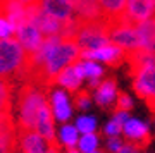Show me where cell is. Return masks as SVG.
I'll return each instance as SVG.
<instances>
[{
	"mask_svg": "<svg viewBox=\"0 0 155 153\" xmlns=\"http://www.w3.org/2000/svg\"><path fill=\"white\" fill-rule=\"evenodd\" d=\"M81 54H83V50L78 45L76 40H61L50 50L48 57H47L43 67H41V71L33 84L50 90L52 84H55L59 72L64 71L67 66H72L78 60H81Z\"/></svg>",
	"mask_w": 155,
	"mask_h": 153,
	"instance_id": "1",
	"label": "cell"
},
{
	"mask_svg": "<svg viewBox=\"0 0 155 153\" xmlns=\"http://www.w3.org/2000/svg\"><path fill=\"white\" fill-rule=\"evenodd\" d=\"M48 88L24 83L17 91V131H36L38 112L48 102Z\"/></svg>",
	"mask_w": 155,
	"mask_h": 153,
	"instance_id": "2",
	"label": "cell"
},
{
	"mask_svg": "<svg viewBox=\"0 0 155 153\" xmlns=\"http://www.w3.org/2000/svg\"><path fill=\"white\" fill-rule=\"evenodd\" d=\"M26 55V50L17 40H0V77L11 83L21 81Z\"/></svg>",
	"mask_w": 155,
	"mask_h": 153,
	"instance_id": "3",
	"label": "cell"
},
{
	"mask_svg": "<svg viewBox=\"0 0 155 153\" xmlns=\"http://www.w3.org/2000/svg\"><path fill=\"white\" fill-rule=\"evenodd\" d=\"M76 41L81 47V50H97L110 45L107 21L104 17L95 19V21H81V28L78 31Z\"/></svg>",
	"mask_w": 155,
	"mask_h": 153,
	"instance_id": "4",
	"label": "cell"
},
{
	"mask_svg": "<svg viewBox=\"0 0 155 153\" xmlns=\"http://www.w3.org/2000/svg\"><path fill=\"white\" fill-rule=\"evenodd\" d=\"M155 16V0H127L126 12L117 19L107 21V24H131L138 26L140 22Z\"/></svg>",
	"mask_w": 155,
	"mask_h": 153,
	"instance_id": "5",
	"label": "cell"
},
{
	"mask_svg": "<svg viewBox=\"0 0 155 153\" xmlns=\"http://www.w3.org/2000/svg\"><path fill=\"white\" fill-rule=\"evenodd\" d=\"M131 77H133L134 93L141 100H145L152 114H155V66L140 69Z\"/></svg>",
	"mask_w": 155,
	"mask_h": 153,
	"instance_id": "6",
	"label": "cell"
},
{
	"mask_svg": "<svg viewBox=\"0 0 155 153\" xmlns=\"http://www.w3.org/2000/svg\"><path fill=\"white\" fill-rule=\"evenodd\" d=\"M28 21L33 22L43 36H61L62 29H64V21H59L55 17L48 16L40 7V4L28 5Z\"/></svg>",
	"mask_w": 155,
	"mask_h": 153,
	"instance_id": "7",
	"label": "cell"
},
{
	"mask_svg": "<svg viewBox=\"0 0 155 153\" xmlns=\"http://www.w3.org/2000/svg\"><path fill=\"white\" fill-rule=\"evenodd\" d=\"M109 38H110V43L124 48L126 52L141 48L138 29L131 24H109Z\"/></svg>",
	"mask_w": 155,
	"mask_h": 153,
	"instance_id": "8",
	"label": "cell"
},
{
	"mask_svg": "<svg viewBox=\"0 0 155 153\" xmlns=\"http://www.w3.org/2000/svg\"><path fill=\"white\" fill-rule=\"evenodd\" d=\"M81 59L83 60H104L109 66L117 67L127 59V52L124 48H121V47L110 43L107 47H102V48H97V50H83Z\"/></svg>",
	"mask_w": 155,
	"mask_h": 153,
	"instance_id": "9",
	"label": "cell"
},
{
	"mask_svg": "<svg viewBox=\"0 0 155 153\" xmlns=\"http://www.w3.org/2000/svg\"><path fill=\"white\" fill-rule=\"evenodd\" d=\"M16 40L22 45L26 54H33L40 48V45L43 43L45 36L31 21H26L16 29Z\"/></svg>",
	"mask_w": 155,
	"mask_h": 153,
	"instance_id": "10",
	"label": "cell"
},
{
	"mask_svg": "<svg viewBox=\"0 0 155 153\" xmlns=\"http://www.w3.org/2000/svg\"><path fill=\"white\" fill-rule=\"evenodd\" d=\"M54 110H52V103H50V100L47 103L40 109L38 112V119H36V131L41 134V136L50 143V148L54 146H59L62 145L55 136V129H54Z\"/></svg>",
	"mask_w": 155,
	"mask_h": 153,
	"instance_id": "11",
	"label": "cell"
},
{
	"mask_svg": "<svg viewBox=\"0 0 155 153\" xmlns=\"http://www.w3.org/2000/svg\"><path fill=\"white\" fill-rule=\"evenodd\" d=\"M17 146L24 153H48L50 143L38 131H17Z\"/></svg>",
	"mask_w": 155,
	"mask_h": 153,
	"instance_id": "12",
	"label": "cell"
},
{
	"mask_svg": "<svg viewBox=\"0 0 155 153\" xmlns=\"http://www.w3.org/2000/svg\"><path fill=\"white\" fill-rule=\"evenodd\" d=\"M0 16H4L14 29H17L28 21V5L22 0H0Z\"/></svg>",
	"mask_w": 155,
	"mask_h": 153,
	"instance_id": "13",
	"label": "cell"
},
{
	"mask_svg": "<svg viewBox=\"0 0 155 153\" xmlns=\"http://www.w3.org/2000/svg\"><path fill=\"white\" fill-rule=\"evenodd\" d=\"M122 132L129 143L136 145L138 148H145L147 145L150 143L152 136H150V131H148V126L141 122L138 119H129L122 126Z\"/></svg>",
	"mask_w": 155,
	"mask_h": 153,
	"instance_id": "14",
	"label": "cell"
},
{
	"mask_svg": "<svg viewBox=\"0 0 155 153\" xmlns=\"http://www.w3.org/2000/svg\"><path fill=\"white\" fill-rule=\"evenodd\" d=\"M40 7L43 9L48 16L55 17L59 21H72L76 17L74 5L67 0H40Z\"/></svg>",
	"mask_w": 155,
	"mask_h": 153,
	"instance_id": "15",
	"label": "cell"
},
{
	"mask_svg": "<svg viewBox=\"0 0 155 153\" xmlns=\"http://www.w3.org/2000/svg\"><path fill=\"white\" fill-rule=\"evenodd\" d=\"M117 84L116 81L109 77L105 81L100 83V86L97 88V91H95V102L102 107V109H110L112 105H114V109H116V102H117Z\"/></svg>",
	"mask_w": 155,
	"mask_h": 153,
	"instance_id": "16",
	"label": "cell"
},
{
	"mask_svg": "<svg viewBox=\"0 0 155 153\" xmlns=\"http://www.w3.org/2000/svg\"><path fill=\"white\" fill-rule=\"evenodd\" d=\"M50 103H52V110L54 115L59 122H66L71 117V103L67 98V93L64 90H55L50 95Z\"/></svg>",
	"mask_w": 155,
	"mask_h": 153,
	"instance_id": "17",
	"label": "cell"
},
{
	"mask_svg": "<svg viewBox=\"0 0 155 153\" xmlns=\"http://www.w3.org/2000/svg\"><path fill=\"white\" fill-rule=\"evenodd\" d=\"M127 64H129V74L133 76L134 72H138L140 69L155 66V52H148V50H133L127 52Z\"/></svg>",
	"mask_w": 155,
	"mask_h": 153,
	"instance_id": "18",
	"label": "cell"
},
{
	"mask_svg": "<svg viewBox=\"0 0 155 153\" xmlns=\"http://www.w3.org/2000/svg\"><path fill=\"white\" fill-rule=\"evenodd\" d=\"M74 11H76V17L81 21H95L104 17L98 0H78L74 4Z\"/></svg>",
	"mask_w": 155,
	"mask_h": 153,
	"instance_id": "19",
	"label": "cell"
},
{
	"mask_svg": "<svg viewBox=\"0 0 155 153\" xmlns=\"http://www.w3.org/2000/svg\"><path fill=\"white\" fill-rule=\"evenodd\" d=\"M138 34L140 41H141V48L140 50H148V52H155V16L150 19L140 22L138 26Z\"/></svg>",
	"mask_w": 155,
	"mask_h": 153,
	"instance_id": "20",
	"label": "cell"
},
{
	"mask_svg": "<svg viewBox=\"0 0 155 153\" xmlns=\"http://www.w3.org/2000/svg\"><path fill=\"white\" fill-rule=\"evenodd\" d=\"M81 81H83V77L78 74L74 64H72V66H67L64 71H61L59 72V76H57V79H55V83L59 84V86L66 88L67 91H71V93L72 91L76 93L78 88H79V84H81Z\"/></svg>",
	"mask_w": 155,
	"mask_h": 153,
	"instance_id": "21",
	"label": "cell"
},
{
	"mask_svg": "<svg viewBox=\"0 0 155 153\" xmlns=\"http://www.w3.org/2000/svg\"><path fill=\"white\" fill-rule=\"evenodd\" d=\"M98 2L100 7H102L104 19H107V21L117 19L119 16H122L126 12L127 0H98Z\"/></svg>",
	"mask_w": 155,
	"mask_h": 153,
	"instance_id": "22",
	"label": "cell"
},
{
	"mask_svg": "<svg viewBox=\"0 0 155 153\" xmlns=\"http://www.w3.org/2000/svg\"><path fill=\"white\" fill-rule=\"evenodd\" d=\"M79 131H78L76 126H71V124H64V126L59 129V141L67 148V150H71L74 148L79 143V138H78Z\"/></svg>",
	"mask_w": 155,
	"mask_h": 153,
	"instance_id": "23",
	"label": "cell"
},
{
	"mask_svg": "<svg viewBox=\"0 0 155 153\" xmlns=\"http://www.w3.org/2000/svg\"><path fill=\"white\" fill-rule=\"evenodd\" d=\"M12 109V83L0 77V114H7Z\"/></svg>",
	"mask_w": 155,
	"mask_h": 153,
	"instance_id": "24",
	"label": "cell"
},
{
	"mask_svg": "<svg viewBox=\"0 0 155 153\" xmlns=\"http://www.w3.org/2000/svg\"><path fill=\"white\" fill-rule=\"evenodd\" d=\"M78 148H79V151H83V153H93V151H97V148H98V136H97L95 132L83 134V136L79 138Z\"/></svg>",
	"mask_w": 155,
	"mask_h": 153,
	"instance_id": "25",
	"label": "cell"
},
{
	"mask_svg": "<svg viewBox=\"0 0 155 153\" xmlns=\"http://www.w3.org/2000/svg\"><path fill=\"white\" fill-rule=\"evenodd\" d=\"M76 127L81 134L95 132V129H97V120H95V117H91V115H81L76 122Z\"/></svg>",
	"mask_w": 155,
	"mask_h": 153,
	"instance_id": "26",
	"label": "cell"
},
{
	"mask_svg": "<svg viewBox=\"0 0 155 153\" xmlns=\"http://www.w3.org/2000/svg\"><path fill=\"white\" fill-rule=\"evenodd\" d=\"M90 103H91V96H90V93L86 91V90H83V91H76L74 93V98H72V105L76 107L78 110H84L88 109Z\"/></svg>",
	"mask_w": 155,
	"mask_h": 153,
	"instance_id": "27",
	"label": "cell"
},
{
	"mask_svg": "<svg viewBox=\"0 0 155 153\" xmlns=\"http://www.w3.org/2000/svg\"><path fill=\"white\" fill-rule=\"evenodd\" d=\"M83 66H84V74L90 79H100V76L104 74V69L95 60H83Z\"/></svg>",
	"mask_w": 155,
	"mask_h": 153,
	"instance_id": "28",
	"label": "cell"
},
{
	"mask_svg": "<svg viewBox=\"0 0 155 153\" xmlns=\"http://www.w3.org/2000/svg\"><path fill=\"white\" fill-rule=\"evenodd\" d=\"M131 109H133V100L129 98V95L126 93L117 95V102H116V109L114 110H126V112H129Z\"/></svg>",
	"mask_w": 155,
	"mask_h": 153,
	"instance_id": "29",
	"label": "cell"
},
{
	"mask_svg": "<svg viewBox=\"0 0 155 153\" xmlns=\"http://www.w3.org/2000/svg\"><path fill=\"white\" fill-rule=\"evenodd\" d=\"M12 33H16V29L12 26L11 22L7 21L4 16H0V40H5L9 38Z\"/></svg>",
	"mask_w": 155,
	"mask_h": 153,
	"instance_id": "30",
	"label": "cell"
},
{
	"mask_svg": "<svg viewBox=\"0 0 155 153\" xmlns=\"http://www.w3.org/2000/svg\"><path fill=\"white\" fill-rule=\"evenodd\" d=\"M104 132H105L107 136H119V132H122V124L121 122H117L116 119H112L109 124L105 126V129H104Z\"/></svg>",
	"mask_w": 155,
	"mask_h": 153,
	"instance_id": "31",
	"label": "cell"
},
{
	"mask_svg": "<svg viewBox=\"0 0 155 153\" xmlns=\"http://www.w3.org/2000/svg\"><path fill=\"white\" fill-rule=\"evenodd\" d=\"M122 146H124V145H122V141H121L117 136L109 138V141H107V150H109L110 153H117Z\"/></svg>",
	"mask_w": 155,
	"mask_h": 153,
	"instance_id": "32",
	"label": "cell"
},
{
	"mask_svg": "<svg viewBox=\"0 0 155 153\" xmlns=\"http://www.w3.org/2000/svg\"><path fill=\"white\" fill-rule=\"evenodd\" d=\"M114 119H116L117 122H121L122 126H124L127 120H129V115H127L126 110H116V114H114Z\"/></svg>",
	"mask_w": 155,
	"mask_h": 153,
	"instance_id": "33",
	"label": "cell"
},
{
	"mask_svg": "<svg viewBox=\"0 0 155 153\" xmlns=\"http://www.w3.org/2000/svg\"><path fill=\"white\" fill-rule=\"evenodd\" d=\"M138 150H140V148L136 146V145H133V143L127 141V145H124V146H122L117 153H138Z\"/></svg>",
	"mask_w": 155,
	"mask_h": 153,
	"instance_id": "34",
	"label": "cell"
},
{
	"mask_svg": "<svg viewBox=\"0 0 155 153\" xmlns=\"http://www.w3.org/2000/svg\"><path fill=\"white\" fill-rule=\"evenodd\" d=\"M22 2H24L26 5H33V4H38L40 0H22Z\"/></svg>",
	"mask_w": 155,
	"mask_h": 153,
	"instance_id": "35",
	"label": "cell"
},
{
	"mask_svg": "<svg viewBox=\"0 0 155 153\" xmlns=\"http://www.w3.org/2000/svg\"><path fill=\"white\" fill-rule=\"evenodd\" d=\"M66 153H83V151H79V150H74V148H71V150H66Z\"/></svg>",
	"mask_w": 155,
	"mask_h": 153,
	"instance_id": "36",
	"label": "cell"
},
{
	"mask_svg": "<svg viewBox=\"0 0 155 153\" xmlns=\"http://www.w3.org/2000/svg\"><path fill=\"white\" fill-rule=\"evenodd\" d=\"M67 2H71V4H72V5H74V4H76V2H78V0H67Z\"/></svg>",
	"mask_w": 155,
	"mask_h": 153,
	"instance_id": "37",
	"label": "cell"
},
{
	"mask_svg": "<svg viewBox=\"0 0 155 153\" xmlns=\"http://www.w3.org/2000/svg\"><path fill=\"white\" fill-rule=\"evenodd\" d=\"M93 153H104V151H100V150H97V151H93Z\"/></svg>",
	"mask_w": 155,
	"mask_h": 153,
	"instance_id": "38",
	"label": "cell"
},
{
	"mask_svg": "<svg viewBox=\"0 0 155 153\" xmlns=\"http://www.w3.org/2000/svg\"><path fill=\"white\" fill-rule=\"evenodd\" d=\"M16 153H24V151H21V150H17V151Z\"/></svg>",
	"mask_w": 155,
	"mask_h": 153,
	"instance_id": "39",
	"label": "cell"
}]
</instances>
